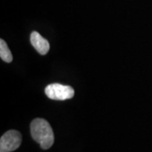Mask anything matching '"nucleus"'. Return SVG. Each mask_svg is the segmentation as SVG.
<instances>
[{
	"mask_svg": "<svg viewBox=\"0 0 152 152\" xmlns=\"http://www.w3.org/2000/svg\"><path fill=\"white\" fill-rule=\"evenodd\" d=\"M31 134L33 140L41 145L43 150H48L53 145V131L47 120L36 118L31 124Z\"/></svg>",
	"mask_w": 152,
	"mask_h": 152,
	"instance_id": "1",
	"label": "nucleus"
},
{
	"mask_svg": "<svg viewBox=\"0 0 152 152\" xmlns=\"http://www.w3.org/2000/svg\"><path fill=\"white\" fill-rule=\"evenodd\" d=\"M0 57L6 63H11L13 60V56L10 50L3 39L0 40Z\"/></svg>",
	"mask_w": 152,
	"mask_h": 152,
	"instance_id": "5",
	"label": "nucleus"
},
{
	"mask_svg": "<svg viewBox=\"0 0 152 152\" xmlns=\"http://www.w3.org/2000/svg\"><path fill=\"white\" fill-rule=\"evenodd\" d=\"M47 96L52 100L64 101L71 99L75 95V90L69 86H64L58 83L48 85L45 89Z\"/></svg>",
	"mask_w": 152,
	"mask_h": 152,
	"instance_id": "2",
	"label": "nucleus"
},
{
	"mask_svg": "<svg viewBox=\"0 0 152 152\" xmlns=\"http://www.w3.org/2000/svg\"><path fill=\"white\" fill-rule=\"evenodd\" d=\"M21 141V134L19 131H7L0 139V152L14 151L20 147Z\"/></svg>",
	"mask_w": 152,
	"mask_h": 152,
	"instance_id": "3",
	"label": "nucleus"
},
{
	"mask_svg": "<svg viewBox=\"0 0 152 152\" xmlns=\"http://www.w3.org/2000/svg\"><path fill=\"white\" fill-rule=\"evenodd\" d=\"M31 43L34 47V48L41 55H46L48 53L50 49L48 41L41 36L37 31H33L31 34Z\"/></svg>",
	"mask_w": 152,
	"mask_h": 152,
	"instance_id": "4",
	"label": "nucleus"
}]
</instances>
